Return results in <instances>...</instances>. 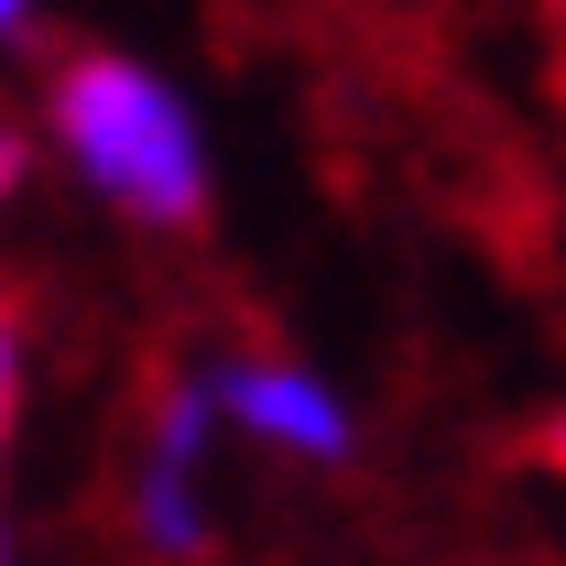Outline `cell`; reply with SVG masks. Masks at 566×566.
Here are the masks:
<instances>
[{
  "instance_id": "cell-7",
  "label": "cell",
  "mask_w": 566,
  "mask_h": 566,
  "mask_svg": "<svg viewBox=\"0 0 566 566\" xmlns=\"http://www.w3.org/2000/svg\"><path fill=\"white\" fill-rule=\"evenodd\" d=\"M11 186H22V132L0 120V197H11Z\"/></svg>"
},
{
  "instance_id": "cell-5",
  "label": "cell",
  "mask_w": 566,
  "mask_h": 566,
  "mask_svg": "<svg viewBox=\"0 0 566 566\" xmlns=\"http://www.w3.org/2000/svg\"><path fill=\"white\" fill-rule=\"evenodd\" d=\"M534 469H545V480H566V403L534 424Z\"/></svg>"
},
{
  "instance_id": "cell-4",
  "label": "cell",
  "mask_w": 566,
  "mask_h": 566,
  "mask_svg": "<svg viewBox=\"0 0 566 566\" xmlns=\"http://www.w3.org/2000/svg\"><path fill=\"white\" fill-rule=\"evenodd\" d=\"M11 403H22V316L0 294V447H11Z\"/></svg>"
},
{
  "instance_id": "cell-2",
  "label": "cell",
  "mask_w": 566,
  "mask_h": 566,
  "mask_svg": "<svg viewBox=\"0 0 566 566\" xmlns=\"http://www.w3.org/2000/svg\"><path fill=\"white\" fill-rule=\"evenodd\" d=\"M218 392V424H240L251 447H283V458H305V469H338L359 447V415L349 392L316 370V359H283V349H240L208 370Z\"/></svg>"
},
{
  "instance_id": "cell-3",
  "label": "cell",
  "mask_w": 566,
  "mask_h": 566,
  "mask_svg": "<svg viewBox=\"0 0 566 566\" xmlns=\"http://www.w3.org/2000/svg\"><path fill=\"white\" fill-rule=\"evenodd\" d=\"M120 501H132V534L153 556H208V469H197V458H153V447H142Z\"/></svg>"
},
{
  "instance_id": "cell-8",
  "label": "cell",
  "mask_w": 566,
  "mask_h": 566,
  "mask_svg": "<svg viewBox=\"0 0 566 566\" xmlns=\"http://www.w3.org/2000/svg\"><path fill=\"white\" fill-rule=\"evenodd\" d=\"M0 566H11V545H0Z\"/></svg>"
},
{
  "instance_id": "cell-6",
  "label": "cell",
  "mask_w": 566,
  "mask_h": 566,
  "mask_svg": "<svg viewBox=\"0 0 566 566\" xmlns=\"http://www.w3.org/2000/svg\"><path fill=\"white\" fill-rule=\"evenodd\" d=\"M33 22H44V0H0V44H22Z\"/></svg>"
},
{
  "instance_id": "cell-1",
  "label": "cell",
  "mask_w": 566,
  "mask_h": 566,
  "mask_svg": "<svg viewBox=\"0 0 566 566\" xmlns=\"http://www.w3.org/2000/svg\"><path fill=\"white\" fill-rule=\"evenodd\" d=\"M44 142L66 153V175L132 229H197L218 197L197 98L164 66H142L120 44H76L44 66Z\"/></svg>"
}]
</instances>
